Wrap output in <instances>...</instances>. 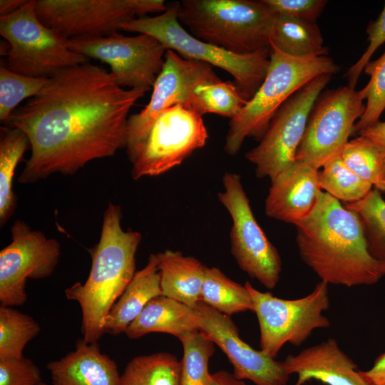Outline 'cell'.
<instances>
[{"label":"cell","mask_w":385,"mask_h":385,"mask_svg":"<svg viewBox=\"0 0 385 385\" xmlns=\"http://www.w3.org/2000/svg\"><path fill=\"white\" fill-rule=\"evenodd\" d=\"M71 50L86 58L108 63L120 87L153 88L164 63L166 48L153 36H128L117 32L107 36H84L68 40Z\"/></svg>","instance_id":"cell-10"},{"label":"cell","mask_w":385,"mask_h":385,"mask_svg":"<svg viewBox=\"0 0 385 385\" xmlns=\"http://www.w3.org/2000/svg\"><path fill=\"white\" fill-rule=\"evenodd\" d=\"M363 101L349 86L322 91L311 110L295 159L319 170L339 155L364 113Z\"/></svg>","instance_id":"cell-13"},{"label":"cell","mask_w":385,"mask_h":385,"mask_svg":"<svg viewBox=\"0 0 385 385\" xmlns=\"http://www.w3.org/2000/svg\"><path fill=\"white\" fill-rule=\"evenodd\" d=\"M344 206L358 215L370 255L385 265V200L381 192L374 189L364 199Z\"/></svg>","instance_id":"cell-30"},{"label":"cell","mask_w":385,"mask_h":385,"mask_svg":"<svg viewBox=\"0 0 385 385\" xmlns=\"http://www.w3.org/2000/svg\"><path fill=\"white\" fill-rule=\"evenodd\" d=\"M319 170L295 160L273 180L265 200L267 216L294 224L312 211L322 190Z\"/></svg>","instance_id":"cell-18"},{"label":"cell","mask_w":385,"mask_h":385,"mask_svg":"<svg viewBox=\"0 0 385 385\" xmlns=\"http://www.w3.org/2000/svg\"><path fill=\"white\" fill-rule=\"evenodd\" d=\"M0 385H46L38 367L24 356L0 359Z\"/></svg>","instance_id":"cell-36"},{"label":"cell","mask_w":385,"mask_h":385,"mask_svg":"<svg viewBox=\"0 0 385 385\" xmlns=\"http://www.w3.org/2000/svg\"><path fill=\"white\" fill-rule=\"evenodd\" d=\"M358 135L369 138L385 152V121L378 120Z\"/></svg>","instance_id":"cell-41"},{"label":"cell","mask_w":385,"mask_h":385,"mask_svg":"<svg viewBox=\"0 0 385 385\" xmlns=\"http://www.w3.org/2000/svg\"><path fill=\"white\" fill-rule=\"evenodd\" d=\"M202 116L182 105L163 111L130 162L132 178L163 174L204 147L208 133Z\"/></svg>","instance_id":"cell-12"},{"label":"cell","mask_w":385,"mask_h":385,"mask_svg":"<svg viewBox=\"0 0 385 385\" xmlns=\"http://www.w3.org/2000/svg\"><path fill=\"white\" fill-rule=\"evenodd\" d=\"M156 256L162 295L195 307L200 301L206 267L179 251L166 250Z\"/></svg>","instance_id":"cell-22"},{"label":"cell","mask_w":385,"mask_h":385,"mask_svg":"<svg viewBox=\"0 0 385 385\" xmlns=\"http://www.w3.org/2000/svg\"><path fill=\"white\" fill-rule=\"evenodd\" d=\"M120 29L145 34L158 39L167 50L180 56L206 63L224 70L248 101L266 76L270 48L248 54H237L213 46L192 36L178 21L177 1L155 16L135 18L120 25Z\"/></svg>","instance_id":"cell-6"},{"label":"cell","mask_w":385,"mask_h":385,"mask_svg":"<svg viewBox=\"0 0 385 385\" xmlns=\"http://www.w3.org/2000/svg\"><path fill=\"white\" fill-rule=\"evenodd\" d=\"M199 331L195 307L163 295L151 299L125 334L138 339L153 332H161L178 338L185 333Z\"/></svg>","instance_id":"cell-23"},{"label":"cell","mask_w":385,"mask_h":385,"mask_svg":"<svg viewBox=\"0 0 385 385\" xmlns=\"http://www.w3.org/2000/svg\"><path fill=\"white\" fill-rule=\"evenodd\" d=\"M195 95L197 112L201 115L215 113L232 119L247 102L235 83L230 81L200 84Z\"/></svg>","instance_id":"cell-33"},{"label":"cell","mask_w":385,"mask_h":385,"mask_svg":"<svg viewBox=\"0 0 385 385\" xmlns=\"http://www.w3.org/2000/svg\"><path fill=\"white\" fill-rule=\"evenodd\" d=\"M302 261L329 284L372 285L385 276V265L369 253L358 215L322 190L312 211L295 222Z\"/></svg>","instance_id":"cell-2"},{"label":"cell","mask_w":385,"mask_h":385,"mask_svg":"<svg viewBox=\"0 0 385 385\" xmlns=\"http://www.w3.org/2000/svg\"><path fill=\"white\" fill-rule=\"evenodd\" d=\"M30 148L26 134L14 128H1L0 138V225L14 214L16 197L13 190L15 170L25 152Z\"/></svg>","instance_id":"cell-25"},{"label":"cell","mask_w":385,"mask_h":385,"mask_svg":"<svg viewBox=\"0 0 385 385\" xmlns=\"http://www.w3.org/2000/svg\"><path fill=\"white\" fill-rule=\"evenodd\" d=\"M220 81L212 66L185 58L174 51L167 50L163 69L153 86L149 103L143 110L129 116L128 120L125 148L130 162L135 157L150 128L163 111L182 105L197 112L196 87Z\"/></svg>","instance_id":"cell-11"},{"label":"cell","mask_w":385,"mask_h":385,"mask_svg":"<svg viewBox=\"0 0 385 385\" xmlns=\"http://www.w3.org/2000/svg\"><path fill=\"white\" fill-rule=\"evenodd\" d=\"M36 0L15 12L0 16V34L9 43L6 66L29 77L49 78L57 72L87 62L71 50L68 39L49 29L38 19Z\"/></svg>","instance_id":"cell-7"},{"label":"cell","mask_w":385,"mask_h":385,"mask_svg":"<svg viewBox=\"0 0 385 385\" xmlns=\"http://www.w3.org/2000/svg\"><path fill=\"white\" fill-rule=\"evenodd\" d=\"M53 385H119L115 362L97 343L78 341L76 349L46 365Z\"/></svg>","instance_id":"cell-20"},{"label":"cell","mask_w":385,"mask_h":385,"mask_svg":"<svg viewBox=\"0 0 385 385\" xmlns=\"http://www.w3.org/2000/svg\"><path fill=\"white\" fill-rule=\"evenodd\" d=\"M260 327V350L275 359L287 343L299 346L317 329L330 326L322 314L329 307L328 284L320 281L305 297L284 299L245 283Z\"/></svg>","instance_id":"cell-8"},{"label":"cell","mask_w":385,"mask_h":385,"mask_svg":"<svg viewBox=\"0 0 385 385\" xmlns=\"http://www.w3.org/2000/svg\"><path fill=\"white\" fill-rule=\"evenodd\" d=\"M146 91L123 88L110 72L88 62L57 72L5 122L30 142L31 155L18 181L72 175L90 161L125 148L129 111Z\"/></svg>","instance_id":"cell-1"},{"label":"cell","mask_w":385,"mask_h":385,"mask_svg":"<svg viewBox=\"0 0 385 385\" xmlns=\"http://www.w3.org/2000/svg\"><path fill=\"white\" fill-rule=\"evenodd\" d=\"M130 5L139 18L149 13H163L168 6L163 0H130Z\"/></svg>","instance_id":"cell-40"},{"label":"cell","mask_w":385,"mask_h":385,"mask_svg":"<svg viewBox=\"0 0 385 385\" xmlns=\"http://www.w3.org/2000/svg\"><path fill=\"white\" fill-rule=\"evenodd\" d=\"M119 205L110 203L103 214L98 242L89 250L91 268L84 283L65 289L67 299L81 309V333L88 343H97L104 334L109 311L135 274V254L141 234L121 227Z\"/></svg>","instance_id":"cell-3"},{"label":"cell","mask_w":385,"mask_h":385,"mask_svg":"<svg viewBox=\"0 0 385 385\" xmlns=\"http://www.w3.org/2000/svg\"><path fill=\"white\" fill-rule=\"evenodd\" d=\"M366 34L369 44L366 51L344 74L348 86L352 88H355L361 72L370 61L374 53L385 42V4L378 18L369 23Z\"/></svg>","instance_id":"cell-37"},{"label":"cell","mask_w":385,"mask_h":385,"mask_svg":"<svg viewBox=\"0 0 385 385\" xmlns=\"http://www.w3.org/2000/svg\"><path fill=\"white\" fill-rule=\"evenodd\" d=\"M222 183L224 190L217 197L232 219L231 253L243 272L272 289L277 284L282 272L279 253L257 222L240 176L226 173Z\"/></svg>","instance_id":"cell-9"},{"label":"cell","mask_w":385,"mask_h":385,"mask_svg":"<svg viewBox=\"0 0 385 385\" xmlns=\"http://www.w3.org/2000/svg\"><path fill=\"white\" fill-rule=\"evenodd\" d=\"M160 295L158 260L156 254H150L146 265L135 272L107 314L103 324L104 334L116 336L125 333L146 304Z\"/></svg>","instance_id":"cell-21"},{"label":"cell","mask_w":385,"mask_h":385,"mask_svg":"<svg viewBox=\"0 0 385 385\" xmlns=\"http://www.w3.org/2000/svg\"><path fill=\"white\" fill-rule=\"evenodd\" d=\"M41 22L66 39L107 36L135 19L130 0H36Z\"/></svg>","instance_id":"cell-17"},{"label":"cell","mask_w":385,"mask_h":385,"mask_svg":"<svg viewBox=\"0 0 385 385\" xmlns=\"http://www.w3.org/2000/svg\"><path fill=\"white\" fill-rule=\"evenodd\" d=\"M318 180L321 190L346 203L364 199L373 188L351 171L339 155L327 162L322 170H319Z\"/></svg>","instance_id":"cell-32"},{"label":"cell","mask_w":385,"mask_h":385,"mask_svg":"<svg viewBox=\"0 0 385 385\" xmlns=\"http://www.w3.org/2000/svg\"><path fill=\"white\" fill-rule=\"evenodd\" d=\"M331 77L319 76L292 95L277 111L260 143L246 153L257 178L272 181L296 160L311 110Z\"/></svg>","instance_id":"cell-14"},{"label":"cell","mask_w":385,"mask_h":385,"mask_svg":"<svg viewBox=\"0 0 385 385\" xmlns=\"http://www.w3.org/2000/svg\"><path fill=\"white\" fill-rule=\"evenodd\" d=\"M40 325L29 314L13 307H0V359L23 357L27 343L36 337Z\"/></svg>","instance_id":"cell-31"},{"label":"cell","mask_w":385,"mask_h":385,"mask_svg":"<svg viewBox=\"0 0 385 385\" xmlns=\"http://www.w3.org/2000/svg\"><path fill=\"white\" fill-rule=\"evenodd\" d=\"M339 70V66L327 56L294 57L270 44L265 79L240 113L230 119L225 152L235 155L247 138L260 140L277 111L292 95L315 78Z\"/></svg>","instance_id":"cell-5"},{"label":"cell","mask_w":385,"mask_h":385,"mask_svg":"<svg viewBox=\"0 0 385 385\" xmlns=\"http://www.w3.org/2000/svg\"><path fill=\"white\" fill-rule=\"evenodd\" d=\"M11 233V242L0 251V302L1 305L15 307L27 300L28 279H41L53 272L61 244L21 220L14 222Z\"/></svg>","instance_id":"cell-15"},{"label":"cell","mask_w":385,"mask_h":385,"mask_svg":"<svg viewBox=\"0 0 385 385\" xmlns=\"http://www.w3.org/2000/svg\"><path fill=\"white\" fill-rule=\"evenodd\" d=\"M180 361L168 352L133 358L120 375L119 385H180Z\"/></svg>","instance_id":"cell-27"},{"label":"cell","mask_w":385,"mask_h":385,"mask_svg":"<svg viewBox=\"0 0 385 385\" xmlns=\"http://www.w3.org/2000/svg\"><path fill=\"white\" fill-rule=\"evenodd\" d=\"M48 78L24 76L0 66V120L6 122L24 99L37 96Z\"/></svg>","instance_id":"cell-35"},{"label":"cell","mask_w":385,"mask_h":385,"mask_svg":"<svg viewBox=\"0 0 385 385\" xmlns=\"http://www.w3.org/2000/svg\"><path fill=\"white\" fill-rule=\"evenodd\" d=\"M28 0H1L0 16L12 14L23 6Z\"/></svg>","instance_id":"cell-43"},{"label":"cell","mask_w":385,"mask_h":385,"mask_svg":"<svg viewBox=\"0 0 385 385\" xmlns=\"http://www.w3.org/2000/svg\"><path fill=\"white\" fill-rule=\"evenodd\" d=\"M200 301L228 316L252 311L246 286L233 281L215 267L205 268Z\"/></svg>","instance_id":"cell-26"},{"label":"cell","mask_w":385,"mask_h":385,"mask_svg":"<svg viewBox=\"0 0 385 385\" xmlns=\"http://www.w3.org/2000/svg\"><path fill=\"white\" fill-rule=\"evenodd\" d=\"M178 339L183 347L180 385H209L211 374L208 366L215 344L200 331L185 333Z\"/></svg>","instance_id":"cell-29"},{"label":"cell","mask_w":385,"mask_h":385,"mask_svg":"<svg viewBox=\"0 0 385 385\" xmlns=\"http://www.w3.org/2000/svg\"><path fill=\"white\" fill-rule=\"evenodd\" d=\"M283 363L289 375L297 374L294 385H304L312 379L327 385H369L356 364L333 338L307 347L296 355L289 354Z\"/></svg>","instance_id":"cell-19"},{"label":"cell","mask_w":385,"mask_h":385,"mask_svg":"<svg viewBox=\"0 0 385 385\" xmlns=\"http://www.w3.org/2000/svg\"><path fill=\"white\" fill-rule=\"evenodd\" d=\"M270 44L294 57L327 56L320 29L316 23L277 14Z\"/></svg>","instance_id":"cell-24"},{"label":"cell","mask_w":385,"mask_h":385,"mask_svg":"<svg viewBox=\"0 0 385 385\" xmlns=\"http://www.w3.org/2000/svg\"><path fill=\"white\" fill-rule=\"evenodd\" d=\"M364 72L369 76V81L359 93L366 103L364 114L353 127L351 135L379 120L385 110V51L377 59L370 61Z\"/></svg>","instance_id":"cell-34"},{"label":"cell","mask_w":385,"mask_h":385,"mask_svg":"<svg viewBox=\"0 0 385 385\" xmlns=\"http://www.w3.org/2000/svg\"><path fill=\"white\" fill-rule=\"evenodd\" d=\"M209 385H246L243 380L237 379L233 374L225 370H219L211 374Z\"/></svg>","instance_id":"cell-42"},{"label":"cell","mask_w":385,"mask_h":385,"mask_svg":"<svg viewBox=\"0 0 385 385\" xmlns=\"http://www.w3.org/2000/svg\"><path fill=\"white\" fill-rule=\"evenodd\" d=\"M276 14L316 23L327 1L324 0H264Z\"/></svg>","instance_id":"cell-38"},{"label":"cell","mask_w":385,"mask_h":385,"mask_svg":"<svg viewBox=\"0 0 385 385\" xmlns=\"http://www.w3.org/2000/svg\"><path fill=\"white\" fill-rule=\"evenodd\" d=\"M339 156L358 177L385 193V152L374 142L359 135L344 145Z\"/></svg>","instance_id":"cell-28"},{"label":"cell","mask_w":385,"mask_h":385,"mask_svg":"<svg viewBox=\"0 0 385 385\" xmlns=\"http://www.w3.org/2000/svg\"><path fill=\"white\" fill-rule=\"evenodd\" d=\"M360 373L369 385H385V352L376 357L371 369Z\"/></svg>","instance_id":"cell-39"},{"label":"cell","mask_w":385,"mask_h":385,"mask_svg":"<svg viewBox=\"0 0 385 385\" xmlns=\"http://www.w3.org/2000/svg\"><path fill=\"white\" fill-rule=\"evenodd\" d=\"M178 19L194 37L237 54L270 48L277 16L264 0H182Z\"/></svg>","instance_id":"cell-4"},{"label":"cell","mask_w":385,"mask_h":385,"mask_svg":"<svg viewBox=\"0 0 385 385\" xmlns=\"http://www.w3.org/2000/svg\"><path fill=\"white\" fill-rule=\"evenodd\" d=\"M194 307L199 331L225 354L233 366V374L237 379L250 380L255 385H287L290 375L283 361L275 360L244 342L230 316L202 301Z\"/></svg>","instance_id":"cell-16"}]
</instances>
